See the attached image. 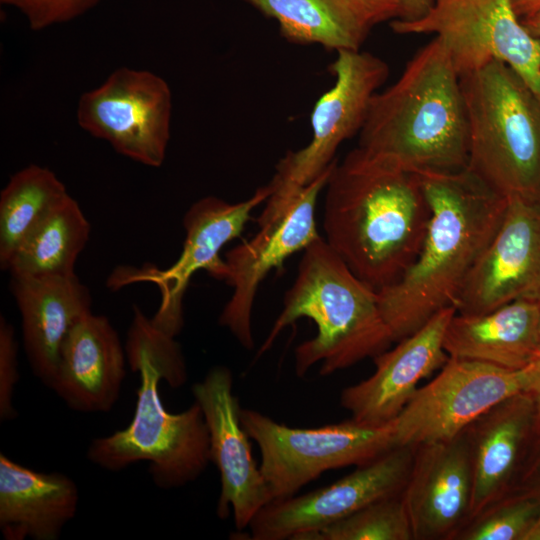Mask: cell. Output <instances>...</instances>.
Wrapping results in <instances>:
<instances>
[{
  "mask_svg": "<svg viewBox=\"0 0 540 540\" xmlns=\"http://www.w3.org/2000/svg\"><path fill=\"white\" fill-rule=\"evenodd\" d=\"M323 213L327 244L379 291L416 258L430 217L417 172L356 147L336 161Z\"/></svg>",
  "mask_w": 540,
  "mask_h": 540,
  "instance_id": "obj_1",
  "label": "cell"
},
{
  "mask_svg": "<svg viewBox=\"0 0 540 540\" xmlns=\"http://www.w3.org/2000/svg\"><path fill=\"white\" fill-rule=\"evenodd\" d=\"M430 207L420 250L392 285L377 291L394 342L453 307L470 270L497 232L507 199L467 168L417 172Z\"/></svg>",
  "mask_w": 540,
  "mask_h": 540,
  "instance_id": "obj_2",
  "label": "cell"
},
{
  "mask_svg": "<svg viewBox=\"0 0 540 540\" xmlns=\"http://www.w3.org/2000/svg\"><path fill=\"white\" fill-rule=\"evenodd\" d=\"M124 347L127 364L140 378L132 420L122 430L93 439L86 457L111 472L146 461L158 488H181L197 480L211 462L209 431L200 405L194 401L184 411L170 413L160 397L161 381L172 388L187 381L181 346L134 306Z\"/></svg>",
  "mask_w": 540,
  "mask_h": 540,
  "instance_id": "obj_3",
  "label": "cell"
},
{
  "mask_svg": "<svg viewBox=\"0 0 540 540\" xmlns=\"http://www.w3.org/2000/svg\"><path fill=\"white\" fill-rule=\"evenodd\" d=\"M358 148L414 171H458L468 163V119L460 76L434 37L401 76L371 99Z\"/></svg>",
  "mask_w": 540,
  "mask_h": 540,
  "instance_id": "obj_4",
  "label": "cell"
},
{
  "mask_svg": "<svg viewBox=\"0 0 540 540\" xmlns=\"http://www.w3.org/2000/svg\"><path fill=\"white\" fill-rule=\"evenodd\" d=\"M300 318L311 319L317 334L295 348L299 377L316 363H321L320 375L327 376L376 357L394 342L377 291L358 278L322 237L304 250L297 276L259 354Z\"/></svg>",
  "mask_w": 540,
  "mask_h": 540,
  "instance_id": "obj_5",
  "label": "cell"
},
{
  "mask_svg": "<svg viewBox=\"0 0 540 540\" xmlns=\"http://www.w3.org/2000/svg\"><path fill=\"white\" fill-rule=\"evenodd\" d=\"M460 82L468 119L466 168L506 199L540 204V99L497 60Z\"/></svg>",
  "mask_w": 540,
  "mask_h": 540,
  "instance_id": "obj_6",
  "label": "cell"
},
{
  "mask_svg": "<svg viewBox=\"0 0 540 540\" xmlns=\"http://www.w3.org/2000/svg\"><path fill=\"white\" fill-rule=\"evenodd\" d=\"M240 419L259 447V467L272 500L294 496L328 470L366 465L397 446L392 422L367 426L350 419L317 428H292L247 408H241Z\"/></svg>",
  "mask_w": 540,
  "mask_h": 540,
  "instance_id": "obj_7",
  "label": "cell"
},
{
  "mask_svg": "<svg viewBox=\"0 0 540 540\" xmlns=\"http://www.w3.org/2000/svg\"><path fill=\"white\" fill-rule=\"evenodd\" d=\"M390 26L398 34H434L460 77L501 61L540 99V39L523 25L510 0H438L422 18L395 19Z\"/></svg>",
  "mask_w": 540,
  "mask_h": 540,
  "instance_id": "obj_8",
  "label": "cell"
},
{
  "mask_svg": "<svg viewBox=\"0 0 540 540\" xmlns=\"http://www.w3.org/2000/svg\"><path fill=\"white\" fill-rule=\"evenodd\" d=\"M336 161L286 199L268 198L257 219L259 230L254 237L224 256L228 269L225 282L233 292L221 311L219 324L248 350L254 346L251 319L259 285L289 256L304 251L321 238L315 222V206Z\"/></svg>",
  "mask_w": 540,
  "mask_h": 540,
  "instance_id": "obj_9",
  "label": "cell"
},
{
  "mask_svg": "<svg viewBox=\"0 0 540 540\" xmlns=\"http://www.w3.org/2000/svg\"><path fill=\"white\" fill-rule=\"evenodd\" d=\"M538 360L521 370L448 358L439 374L419 387L392 421L397 446L451 439L508 397L530 391Z\"/></svg>",
  "mask_w": 540,
  "mask_h": 540,
  "instance_id": "obj_10",
  "label": "cell"
},
{
  "mask_svg": "<svg viewBox=\"0 0 540 540\" xmlns=\"http://www.w3.org/2000/svg\"><path fill=\"white\" fill-rule=\"evenodd\" d=\"M330 70L333 86L316 102L311 114L310 142L288 151L275 167L270 197L286 198L321 175L336 159L338 147L359 133L377 90L389 74L381 58L360 50L337 51Z\"/></svg>",
  "mask_w": 540,
  "mask_h": 540,
  "instance_id": "obj_11",
  "label": "cell"
},
{
  "mask_svg": "<svg viewBox=\"0 0 540 540\" xmlns=\"http://www.w3.org/2000/svg\"><path fill=\"white\" fill-rule=\"evenodd\" d=\"M172 93L168 83L148 71L120 67L78 101V125L108 142L119 154L160 167L170 139Z\"/></svg>",
  "mask_w": 540,
  "mask_h": 540,
  "instance_id": "obj_12",
  "label": "cell"
},
{
  "mask_svg": "<svg viewBox=\"0 0 540 540\" xmlns=\"http://www.w3.org/2000/svg\"><path fill=\"white\" fill-rule=\"evenodd\" d=\"M414 451L396 446L328 486L270 501L250 522L251 539L303 540L373 502L402 495Z\"/></svg>",
  "mask_w": 540,
  "mask_h": 540,
  "instance_id": "obj_13",
  "label": "cell"
},
{
  "mask_svg": "<svg viewBox=\"0 0 540 540\" xmlns=\"http://www.w3.org/2000/svg\"><path fill=\"white\" fill-rule=\"evenodd\" d=\"M192 394L208 427L210 461L220 474L217 515L225 519L231 509L236 529L244 530L272 501V496L253 458L250 437L241 424V407L233 394L231 370L212 367L202 381L192 385Z\"/></svg>",
  "mask_w": 540,
  "mask_h": 540,
  "instance_id": "obj_14",
  "label": "cell"
},
{
  "mask_svg": "<svg viewBox=\"0 0 540 540\" xmlns=\"http://www.w3.org/2000/svg\"><path fill=\"white\" fill-rule=\"evenodd\" d=\"M540 294V204L507 199L503 220L465 279L453 307L462 315L490 312Z\"/></svg>",
  "mask_w": 540,
  "mask_h": 540,
  "instance_id": "obj_15",
  "label": "cell"
},
{
  "mask_svg": "<svg viewBox=\"0 0 540 540\" xmlns=\"http://www.w3.org/2000/svg\"><path fill=\"white\" fill-rule=\"evenodd\" d=\"M270 195L267 184L241 202L229 203L207 196L190 206L183 218L185 240L179 258L164 271L157 270L142 278L161 289L160 306L151 318L154 326L173 337L181 332L183 298L192 276L204 270L213 278L226 281L228 269L220 256L221 249L242 233L252 211Z\"/></svg>",
  "mask_w": 540,
  "mask_h": 540,
  "instance_id": "obj_16",
  "label": "cell"
},
{
  "mask_svg": "<svg viewBox=\"0 0 540 540\" xmlns=\"http://www.w3.org/2000/svg\"><path fill=\"white\" fill-rule=\"evenodd\" d=\"M455 313L454 307L439 311L393 349L374 357L375 371L371 376L342 390L340 404L350 412L352 420L384 426L397 418L419 382L447 362L443 341Z\"/></svg>",
  "mask_w": 540,
  "mask_h": 540,
  "instance_id": "obj_17",
  "label": "cell"
},
{
  "mask_svg": "<svg viewBox=\"0 0 540 540\" xmlns=\"http://www.w3.org/2000/svg\"><path fill=\"white\" fill-rule=\"evenodd\" d=\"M473 474L465 430L415 446L403 499L413 540H453L468 522Z\"/></svg>",
  "mask_w": 540,
  "mask_h": 540,
  "instance_id": "obj_18",
  "label": "cell"
},
{
  "mask_svg": "<svg viewBox=\"0 0 540 540\" xmlns=\"http://www.w3.org/2000/svg\"><path fill=\"white\" fill-rule=\"evenodd\" d=\"M125 347L110 320L93 312L70 332L50 385L76 412H108L117 403L126 376Z\"/></svg>",
  "mask_w": 540,
  "mask_h": 540,
  "instance_id": "obj_19",
  "label": "cell"
},
{
  "mask_svg": "<svg viewBox=\"0 0 540 540\" xmlns=\"http://www.w3.org/2000/svg\"><path fill=\"white\" fill-rule=\"evenodd\" d=\"M535 406L530 392L506 398L466 429L473 491L470 521L509 493L535 438Z\"/></svg>",
  "mask_w": 540,
  "mask_h": 540,
  "instance_id": "obj_20",
  "label": "cell"
},
{
  "mask_svg": "<svg viewBox=\"0 0 540 540\" xmlns=\"http://www.w3.org/2000/svg\"><path fill=\"white\" fill-rule=\"evenodd\" d=\"M27 361L35 377L50 387L65 340L92 313V296L76 274L11 277Z\"/></svg>",
  "mask_w": 540,
  "mask_h": 540,
  "instance_id": "obj_21",
  "label": "cell"
},
{
  "mask_svg": "<svg viewBox=\"0 0 540 540\" xmlns=\"http://www.w3.org/2000/svg\"><path fill=\"white\" fill-rule=\"evenodd\" d=\"M76 483L61 472H40L0 453V530L6 540H57L74 518Z\"/></svg>",
  "mask_w": 540,
  "mask_h": 540,
  "instance_id": "obj_22",
  "label": "cell"
},
{
  "mask_svg": "<svg viewBox=\"0 0 540 540\" xmlns=\"http://www.w3.org/2000/svg\"><path fill=\"white\" fill-rule=\"evenodd\" d=\"M443 346L450 358L524 369L540 358L538 300L517 299L479 315L455 313Z\"/></svg>",
  "mask_w": 540,
  "mask_h": 540,
  "instance_id": "obj_23",
  "label": "cell"
},
{
  "mask_svg": "<svg viewBox=\"0 0 540 540\" xmlns=\"http://www.w3.org/2000/svg\"><path fill=\"white\" fill-rule=\"evenodd\" d=\"M242 1L276 20L283 37L296 44L360 50L370 30L346 0Z\"/></svg>",
  "mask_w": 540,
  "mask_h": 540,
  "instance_id": "obj_24",
  "label": "cell"
},
{
  "mask_svg": "<svg viewBox=\"0 0 540 540\" xmlns=\"http://www.w3.org/2000/svg\"><path fill=\"white\" fill-rule=\"evenodd\" d=\"M90 235V223L69 194L27 237L11 259V277L68 276Z\"/></svg>",
  "mask_w": 540,
  "mask_h": 540,
  "instance_id": "obj_25",
  "label": "cell"
},
{
  "mask_svg": "<svg viewBox=\"0 0 540 540\" xmlns=\"http://www.w3.org/2000/svg\"><path fill=\"white\" fill-rule=\"evenodd\" d=\"M69 195L50 169L31 164L14 173L0 193V266L7 271L14 254L38 225Z\"/></svg>",
  "mask_w": 540,
  "mask_h": 540,
  "instance_id": "obj_26",
  "label": "cell"
},
{
  "mask_svg": "<svg viewBox=\"0 0 540 540\" xmlns=\"http://www.w3.org/2000/svg\"><path fill=\"white\" fill-rule=\"evenodd\" d=\"M303 540H413L402 495L373 502Z\"/></svg>",
  "mask_w": 540,
  "mask_h": 540,
  "instance_id": "obj_27",
  "label": "cell"
},
{
  "mask_svg": "<svg viewBox=\"0 0 540 540\" xmlns=\"http://www.w3.org/2000/svg\"><path fill=\"white\" fill-rule=\"evenodd\" d=\"M540 511V493L511 490L468 521L453 540H524Z\"/></svg>",
  "mask_w": 540,
  "mask_h": 540,
  "instance_id": "obj_28",
  "label": "cell"
},
{
  "mask_svg": "<svg viewBox=\"0 0 540 540\" xmlns=\"http://www.w3.org/2000/svg\"><path fill=\"white\" fill-rule=\"evenodd\" d=\"M18 10L30 29L39 31L72 21L102 0H0Z\"/></svg>",
  "mask_w": 540,
  "mask_h": 540,
  "instance_id": "obj_29",
  "label": "cell"
},
{
  "mask_svg": "<svg viewBox=\"0 0 540 540\" xmlns=\"http://www.w3.org/2000/svg\"><path fill=\"white\" fill-rule=\"evenodd\" d=\"M17 340L14 327L4 316L0 317V420L3 422L17 416L14 407L15 388L19 381Z\"/></svg>",
  "mask_w": 540,
  "mask_h": 540,
  "instance_id": "obj_30",
  "label": "cell"
},
{
  "mask_svg": "<svg viewBox=\"0 0 540 540\" xmlns=\"http://www.w3.org/2000/svg\"><path fill=\"white\" fill-rule=\"evenodd\" d=\"M357 16L370 28L386 20L400 18L401 0H346Z\"/></svg>",
  "mask_w": 540,
  "mask_h": 540,
  "instance_id": "obj_31",
  "label": "cell"
},
{
  "mask_svg": "<svg viewBox=\"0 0 540 540\" xmlns=\"http://www.w3.org/2000/svg\"><path fill=\"white\" fill-rule=\"evenodd\" d=\"M512 490L540 493V436L532 441Z\"/></svg>",
  "mask_w": 540,
  "mask_h": 540,
  "instance_id": "obj_32",
  "label": "cell"
},
{
  "mask_svg": "<svg viewBox=\"0 0 540 540\" xmlns=\"http://www.w3.org/2000/svg\"><path fill=\"white\" fill-rule=\"evenodd\" d=\"M438 0H401L402 11L398 18L403 21H415L425 16Z\"/></svg>",
  "mask_w": 540,
  "mask_h": 540,
  "instance_id": "obj_33",
  "label": "cell"
},
{
  "mask_svg": "<svg viewBox=\"0 0 540 540\" xmlns=\"http://www.w3.org/2000/svg\"><path fill=\"white\" fill-rule=\"evenodd\" d=\"M529 392L532 394L533 400H534V406H535L534 434H535V437H538L540 436V358L538 360V371Z\"/></svg>",
  "mask_w": 540,
  "mask_h": 540,
  "instance_id": "obj_34",
  "label": "cell"
},
{
  "mask_svg": "<svg viewBox=\"0 0 540 540\" xmlns=\"http://www.w3.org/2000/svg\"><path fill=\"white\" fill-rule=\"evenodd\" d=\"M519 18L523 19L540 10V0H510Z\"/></svg>",
  "mask_w": 540,
  "mask_h": 540,
  "instance_id": "obj_35",
  "label": "cell"
},
{
  "mask_svg": "<svg viewBox=\"0 0 540 540\" xmlns=\"http://www.w3.org/2000/svg\"><path fill=\"white\" fill-rule=\"evenodd\" d=\"M521 21L534 37L540 39V10Z\"/></svg>",
  "mask_w": 540,
  "mask_h": 540,
  "instance_id": "obj_36",
  "label": "cell"
},
{
  "mask_svg": "<svg viewBox=\"0 0 540 540\" xmlns=\"http://www.w3.org/2000/svg\"><path fill=\"white\" fill-rule=\"evenodd\" d=\"M524 540H540V511Z\"/></svg>",
  "mask_w": 540,
  "mask_h": 540,
  "instance_id": "obj_37",
  "label": "cell"
},
{
  "mask_svg": "<svg viewBox=\"0 0 540 540\" xmlns=\"http://www.w3.org/2000/svg\"><path fill=\"white\" fill-rule=\"evenodd\" d=\"M537 300H538V303H539V337H540V294H539Z\"/></svg>",
  "mask_w": 540,
  "mask_h": 540,
  "instance_id": "obj_38",
  "label": "cell"
}]
</instances>
